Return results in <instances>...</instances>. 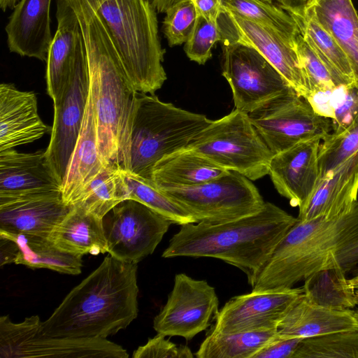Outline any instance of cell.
I'll list each match as a JSON object with an SVG mask.
<instances>
[{"mask_svg": "<svg viewBox=\"0 0 358 358\" xmlns=\"http://www.w3.org/2000/svg\"><path fill=\"white\" fill-rule=\"evenodd\" d=\"M166 336L157 333L155 337L139 346L133 353V358H192V350L187 345H177L166 339Z\"/></svg>", "mask_w": 358, "mask_h": 358, "instance_id": "ab89813d", "label": "cell"}, {"mask_svg": "<svg viewBox=\"0 0 358 358\" xmlns=\"http://www.w3.org/2000/svg\"><path fill=\"white\" fill-rule=\"evenodd\" d=\"M222 4L236 14L262 25L287 34L299 33L292 17L275 3L266 0H222Z\"/></svg>", "mask_w": 358, "mask_h": 358, "instance_id": "e575fe53", "label": "cell"}, {"mask_svg": "<svg viewBox=\"0 0 358 358\" xmlns=\"http://www.w3.org/2000/svg\"><path fill=\"white\" fill-rule=\"evenodd\" d=\"M38 315L15 323L0 317V357L127 358L122 346L106 338L50 337L39 331Z\"/></svg>", "mask_w": 358, "mask_h": 358, "instance_id": "9c48e42d", "label": "cell"}, {"mask_svg": "<svg viewBox=\"0 0 358 358\" xmlns=\"http://www.w3.org/2000/svg\"><path fill=\"white\" fill-rule=\"evenodd\" d=\"M280 338L277 329L222 334L210 331L194 356L197 358H254Z\"/></svg>", "mask_w": 358, "mask_h": 358, "instance_id": "4dcf8cb0", "label": "cell"}, {"mask_svg": "<svg viewBox=\"0 0 358 358\" xmlns=\"http://www.w3.org/2000/svg\"><path fill=\"white\" fill-rule=\"evenodd\" d=\"M60 189L45 150L24 153L12 148L0 151V194Z\"/></svg>", "mask_w": 358, "mask_h": 358, "instance_id": "d4e9b609", "label": "cell"}, {"mask_svg": "<svg viewBox=\"0 0 358 358\" xmlns=\"http://www.w3.org/2000/svg\"><path fill=\"white\" fill-rule=\"evenodd\" d=\"M222 43L254 48L284 77L294 90L310 101V92L295 47L296 34L284 33L246 19L222 6L217 20Z\"/></svg>", "mask_w": 358, "mask_h": 358, "instance_id": "8fae6325", "label": "cell"}, {"mask_svg": "<svg viewBox=\"0 0 358 358\" xmlns=\"http://www.w3.org/2000/svg\"><path fill=\"white\" fill-rule=\"evenodd\" d=\"M357 151L358 112L345 128L329 132L322 140L318 157L320 179Z\"/></svg>", "mask_w": 358, "mask_h": 358, "instance_id": "8d00e7d4", "label": "cell"}, {"mask_svg": "<svg viewBox=\"0 0 358 358\" xmlns=\"http://www.w3.org/2000/svg\"><path fill=\"white\" fill-rule=\"evenodd\" d=\"M78 20L86 47L90 92L99 152L106 166L124 169L136 91L108 28L91 0H66Z\"/></svg>", "mask_w": 358, "mask_h": 358, "instance_id": "6da1fadb", "label": "cell"}, {"mask_svg": "<svg viewBox=\"0 0 358 358\" xmlns=\"http://www.w3.org/2000/svg\"><path fill=\"white\" fill-rule=\"evenodd\" d=\"M219 310L213 287L178 273L166 303L154 318L153 328L157 333L189 341L210 326Z\"/></svg>", "mask_w": 358, "mask_h": 358, "instance_id": "5bb4252c", "label": "cell"}, {"mask_svg": "<svg viewBox=\"0 0 358 358\" xmlns=\"http://www.w3.org/2000/svg\"><path fill=\"white\" fill-rule=\"evenodd\" d=\"M322 139L317 136L302 141L273 155L271 159L268 175L272 182L293 207L301 208L318 184Z\"/></svg>", "mask_w": 358, "mask_h": 358, "instance_id": "ac0fdd59", "label": "cell"}, {"mask_svg": "<svg viewBox=\"0 0 358 358\" xmlns=\"http://www.w3.org/2000/svg\"><path fill=\"white\" fill-rule=\"evenodd\" d=\"M297 220L276 205L265 202L257 213L233 221L183 224L170 239L162 257L219 259L243 271L251 285Z\"/></svg>", "mask_w": 358, "mask_h": 358, "instance_id": "277c9868", "label": "cell"}, {"mask_svg": "<svg viewBox=\"0 0 358 358\" xmlns=\"http://www.w3.org/2000/svg\"><path fill=\"white\" fill-rule=\"evenodd\" d=\"M171 224L145 205L124 200L103 218L107 252L122 262L137 264L153 253Z\"/></svg>", "mask_w": 358, "mask_h": 358, "instance_id": "4fadbf2b", "label": "cell"}, {"mask_svg": "<svg viewBox=\"0 0 358 358\" xmlns=\"http://www.w3.org/2000/svg\"><path fill=\"white\" fill-rule=\"evenodd\" d=\"M221 40L217 22L197 15L192 33L185 43L184 50L191 61L203 65L211 57L215 44Z\"/></svg>", "mask_w": 358, "mask_h": 358, "instance_id": "74e56055", "label": "cell"}, {"mask_svg": "<svg viewBox=\"0 0 358 358\" xmlns=\"http://www.w3.org/2000/svg\"><path fill=\"white\" fill-rule=\"evenodd\" d=\"M358 265V200L344 214L298 220L250 285L252 290L289 288L322 273L341 276Z\"/></svg>", "mask_w": 358, "mask_h": 358, "instance_id": "7a4b0ae2", "label": "cell"}, {"mask_svg": "<svg viewBox=\"0 0 358 358\" xmlns=\"http://www.w3.org/2000/svg\"><path fill=\"white\" fill-rule=\"evenodd\" d=\"M222 73L231 89L236 109L249 114L294 91L254 48L222 43Z\"/></svg>", "mask_w": 358, "mask_h": 358, "instance_id": "30bf717a", "label": "cell"}, {"mask_svg": "<svg viewBox=\"0 0 358 358\" xmlns=\"http://www.w3.org/2000/svg\"><path fill=\"white\" fill-rule=\"evenodd\" d=\"M317 19L348 57L358 89V13L352 0H308Z\"/></svg>", "mask_w": 358, "mask_h": 358, "instance_id": "f546056e", "label": "cell"}, {"mask_svg": "<svg viewBox=\"0 0 358 358\" xmlns=\"http://www.w3.org/2000/svg\"><path fill=\"white\" fill-rule=\"evenodd\" d=\"M355 329L358 327L353 310L320 303L305 289L280 320L277 331L282 338H307Z\"/></svg>", "mask_w": 358, "mask_h": 358, "instance_id": "7402d4cb", "label": "cell"}, {"mask_svg": "<svg viewBox=\"0 0 358 358\" xmlns=\"http://www.w3.org/2000/svg\"><path fill=\"white\" fill-rule=\"evenodd\" d=\"M185 0H152V5L157 12L164 13L169 8Z\"/></svg>", "mask_w": 358, "mask_h": 358, "instance_id": "7bdbcfd3", "label": "cell"}, {"mask_svg": "<svg viewBox=\"0 0 358 358\" xmlns=\"http://www.w3.org/2000/svg\"><path fill=\"white\" fill-rule=\"evenodd\" d=\"M197 15L206 19L217 22L222 11V0H192Z\"/></svg>", "mask_w": 358, "mask_h": 358, "instance_id": "b9f144b4", "label": "cell"}, {"mask_svg": "<svg viewBox=\"0 0 358 358\" xmlns=\"http://www.w3.org/2000/svg\"><path fill=\"white\" fill-rule=\"evenodd\" d=\"M106 166L98 146L96 120L90 92L78 138L71 155L61 192L64 203H78L86 187Z\"/></svg>", "mask_w": 358, "mask_h": 358, "instance_id": "cb8c5ba5", "label": "cell"}, {"mask_svg": "<svg viewBox=\"0 0 358 358\" xmlns=\"http://www.w3.org/2000/svg\"><path fill=\"white\" fill-rule=\"evenodd\" d=\"M51 0H20L5 27L10 52L47 62L53 40Z\"/></svg>", "mask_w": 358, "mask_h": 358, "instance_id": "ffe728a7", "label": "cell"}, {"mask_svg": "<svg viewBox=\"0 0 358 358\" xmlns=\"http://www.w3.org/2000/svg\"><path fill=\"white\" fill-rule=\"evenodd\" d=\"M70 208L60 189L0 194V231L48 237Z\"/></svg>", "mask_w": 358, "mask_h": 358, "instance_id": "e0dca14e", "label": "cell"}, {"mask_svg": "<svg viewBox=\"0 0 358 358\" xmlns=\"http://www.w3.org/2000/svg\"><path fill=\"white\" fill-rule=\"evenodd\" d=\"M248 115L273 155L308 138L323 139L332 127L330 117L295 91Z\"/></svg>", "mask_w": 358, "mask_h": 358, "instance_id": "7c38bea8", "label": "cell"}, {"mask_svg": "<svg viewBox=\"0 0 358 358\" xmlns=\"http://www.w3.org/2000/svg\"><path fill=\"white\" fill-rule=\"evenodd\" d=\"M303 338H280L257 352L254 358H294Z\"/></svg>", "mask_w": 358, "mask_h": 358, "instance_id": "60d3db41", "label": "cell"}, {"mask_svg": "<svg viewBox=\"0 0 358 358\" xmlns=\"http://www.w3.org/2000/svg\"><path fill=\"white\" fill-rule=\"evenodd\" d=\"M137 264L109 254L73 288L39 327L45 336L106 338L127 328L137 317Z\"/></svg>", "mask_w": 358, "mask_h": 358, "instance_id": "3957f363", "label": "cell"}, {"mask_svg": "<svg viewBox=\"0 0 358 358\" xmlns=\"http://www.w3.org/2000/svg\"><path fill=\"white\" fill-rule=\"evenodd\" d=\"M308 0H287V1L294 2V3H303L307 1Z\"/></svg>", "mask_w": 358, "mask_h": 358, "instance_id": "c3c4849f", "label": "cell"}, {"mask_svg": "<svg viewBox=\"0 0 358 358\" xmlns=\"http://www.w3.org/2000/svg\"><path fill=\"white\" fill-rule=\"evenodd\" d=\"M0 236L10 238L16 243L17 250L13 262L15 264L48 268L69 275L81 273L82 257L61 250L48 237L3 231H0Z\"/></svg>", "mask_w": 358, "mask_h": 358, "instance_id": "f1b7e54d", "label": "cell"}, {"mask_svg": "<svg viewBox=\"0 0 358 358\" xmlns=\"http://www.w3.org/2000/svg\"><path fill=\"white\" fill-rule=\"evenodd\" d=\"M304 292L303 286L252 290L236 296L219 310L210 331L234 334L277 329L280 320Z\"/></svg>", "mask_w": 358, "mask_h": 358, "instance_id": "2e32d148", "label": "cell"}, {"mask_svg": "<svg viewBox=\"0 0 358 358\" xmlns=\"http://www.w3.org/2000/svg\"><path fill=\"white\" fill-rule=\"evenodd\" d=\"M226 170L187 148L168 155L154 167L152 182L160 188L190 187L220 177Z\"/></svg>", "mask_w": 358, "mask_h": 358, "instance_id": "83f0119b", "label": "cell"}, {"mask_svg": "<svg viewBox=\"0 0 358 358\" xmlns=\"http://www.w3.org/2000/svg\"><path fill=\"white\" fill-rule=\"evenodd\" d=\"M347 282L349 288L354 293H358V275L349 280H347Z\"/></svg>", "mask_w": 358, "mask_h": 358, "instance_id": "f6af8a7d", "label": "cell"}, {"mask_svg": "<svg viewBox=\"0 0 358 358\" xmlns=\"http://www.w3.org/2000/svg\"><path fill=\"white\" fill-rule=\"evenodd\" d=\"M355 300H356V304L358 305V293H355ZM353 315L355 318V320L357 322V324L358 327V308L355 310H353Z\"/></svg>", "mask_w": 358, "mask_h": 358, "instance_id": "bcb514c9", "label": "cell"}, {"mask_svg": "<svg viewBox=\"0 0 358 358\" xmlns=\"http://www.w3.org/2000/svg\"><path fill=\"white\" fill-rule=\"evenodd\" d=\"M162 30L169 46L185 43L194 28L197 13L192 0L181 1L165 12Z\"/></svg>", "mask_w": 358, "mask_h": 358, "instance_id": "f35d334b", "label": "cell"}, {"mask_svg": "<svg viewBox=\"0 0 358 358\" xmlns=\"http://www.w3.org/2000/svg\"><path fill=\"white\" fill-rule=\"evenodd\" d=\"M103 20L136 92L155 94L166 80L165 50L150 0H91Z\"/></svg>", "mask_w": 358, "mask_h": 358, "instance_id": "5b68a950", "label": "cell"}, {"mask_svg": "<svg viewBox=\"0 0 358 358\" xmlns=\"http://www.w3.org/2000/svg\"><path fill=\"white\" fill-rule=\"evenodd\" d=\"M20 0H0V8L5 12L8 9H13Z\"/></svg>", "mask_w": 358, "mask_h": 358, "instance_id": "ee69618b", "label": "cell"}, {"mask_svg": "<svg viewBox=\"0 0 358 358\" xmlns=\"http://www.w3.org/2000/svg\"><path fill=\"white\" fill-rule=\"evenodd\" d=\"M89 92L86 53L79 60L61 96L53 102V124L45 155L61 187L80 134Z\"/></svg>", "mask_w": 358, "mask_h": 358, "instance_id": "9a60e30c", "label": "cell"}, {"mask_svg": "<svg viewBox=\"0 0 358 358\" xmlns=\"http://www.w3.org/2000/svg\"><path fill=\"white\" fill-rule=\"evenodd\" d=\"M48 238L61 250L79 257L107 252L103 219L74 205Z\"/></svg>", "mask_w": 358, "mask_h": 358, "instance_id": "4316f807", "label": "cell"}, {"mask_svg": "<svg viewBox=\"0 0 358 358\" xmlns=\"http://www.w3.org/2000/svg\"><path fill=\"white\" fill-rule=\"evenodd\" d=\"M159 189L189 213L196 223L238 220L257 213L265 203L251 180L234 171L200 185Z\"/></svg>", "mask_w": 358, "mask_h": 358, "instance_id": "ba28073f", "label": "cell"}, {"mask_svg": "<svg viewBox=\"0 0 358 358\" xmlns=\"http://www.w3.org/2000/svg\"><path fill=\"white\" fill-rule=\"evenodd\" d=\"M49 130L38 115L34 92L19 90L10 83L0 85V151L32 143Z\"/></svg>", "mask_w": 358, "mask_h": 358, "instance_id": "44dd1931", "label": "cell"}, {"mask_svg": "<svg viewBox=\"0 0 358 358\" xmlns=\"http://www.w3.org/2000/svg\"><path fill=\"white\" fill-rule=\"evenodd\" d=\"M294 358H358V329L303 338Z\"/></svg>", "mask_w": 358, "mask_h": 358, "instance_id": "836d02e7", "label": "cell"}, {"mask_svg": "<svg viewBox=\"0 0 358 358\" xmlns=\"http://www.w3.org/2000/svg\"><path fill=\"white\" fill-rule=\"evenodd\" d=\"M266 1H269V2H273V3H282L283 1H285L287 0H266Z\"/></svg>", "mask_w": 358, "mask_h": 358, "instance_id": "7dc6e473", "label": "cell"}, {"mask_svg": "<svg viewBox=\"0 0 358 358\" xmlns=\"http://www.w3.org/2000/svg\"><path fill=\"white\" fill-rule=\"evenodd\" d=\"M57 29L48 52L46 84L53 102L62 94L81 57L87 53L82 30L66 0H57Z\"/></svg>", "mask_w": 358, "mask_h": 358, "instance_id": "d6986e66", "label": "cell"}, {"mask_svg": "<svg viewBox=\"0 0 358 358\" xmlns=\"http://www.w3.org/2000/svg\"><path fill=\"white\" fill-rule=\"evenodd\" d=\"M124 200L126 196L120 169L106 166L86 187L75 205L103 219Z\"/></svg>", "mask_w": 358, "mask_h": 358, "instance_id": "d6a6232c", "label": "cell"}, {"mask_svg": "<svg viewBox=\"0 0 358 358\" xmlns=\"http://www.w3.org/2000/svg\"><path fill=\"white\" fill-rule=\"evenodd\" d=\"M295 47L310 92V101L317 94H330L341 87H348L345 81L330 70L300 33L296 36Z\"/></svg>", "mask_w": 358, "mask_h": 358, "instance_id": "d590c367", "label": "cell"}, {"mask_svg": "<svg viewBox=\"0 0 358 358\" xmlns=\"http://www.w3.org/2000/svg\"><path fill=\"white\" fill-rule=\"evenodd\" d=\"M358 151L322 176L298 220L332 217L349 212L358 200Z\"/></svg>", "mask_w": 358, "mask_h": 358, "instance_id": "603a6c76", "label": "cell"}, {"mask_svg": "<svg viewBox=\"0 0 358 358\" xmlns=\"http://www.w3.org/2000/svg\"><path fill=\"white\" fill-rule=\"evenodd\" d=\"M126 200L133 199L179 225L196 223L194 217L180 205L159 190L153 182L129 171L120 169Z\"/></svg>", "mask_w": 358, "mask_h": 358, "instance_id": "1f68e13d", "label": "cell"}, {"mask_svg": "<svg viewBox=\"0 0 358 358\" xmlns=\"http://www.w3.org/2000/svg\"><path fill=\"white\" fill-rule=\"evenodd\" d=\"M211 122L205 115L163 102L155 94L137 92L124 170L152 182L157 163L185 148Z\"/></svg>", "mask_w": 358, "mask_h": 358, "instance_id": "8992f818", "label": "cell"}, {"mask_svg": "<svg viewBox=\"0 0 358 358\" xmlns=\"http://www.w3.org/2000/svg\"><path fill=\"white\" fill-rule=\"evenodd\" d=\"M185 148L250 180L268 174L273 157L249 115L236 108L212 120Z\"/></svg>", "mask_w": 358, "mask_h": 358, "instance_id": "52a82bcc", "label": "cell"}, {"mask_svg": "<svg viewBox=\"0 0 358 358\" xmlns=\"http://www.w3.org/2000/svg\"><path fill=\"white\" fill-rule=\"evenodd\" d=\"M277 4L289 14L299 33L330 70L342 78L348 87H355L353 70L348 57L320 22L312 2Z\"/></svg>", "mask_w": 358, "mask_h": 358, "instance_id": "484cf974", "label": "cell"}]
</instances>
